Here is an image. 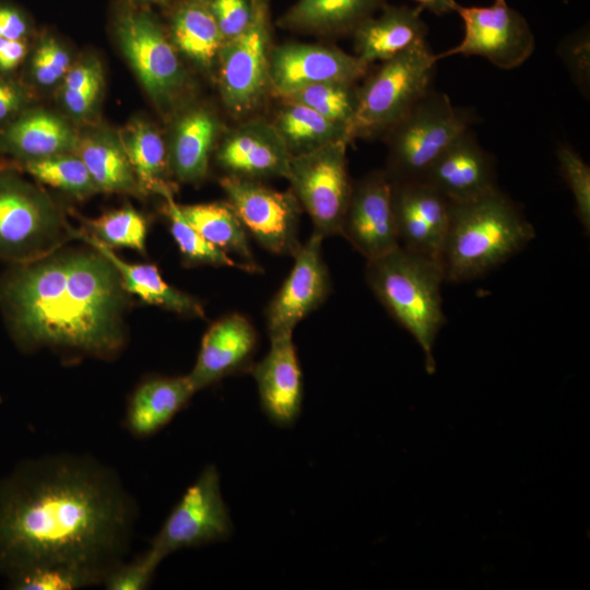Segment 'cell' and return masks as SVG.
I'll list each match as a JSON object with an SVG mask.
<instances>
[{
  "label": "cell",
  "mask_w": 590,
  "mask_h": 590,
  "mask_svg": "<svg viewBox=\"0 0 590 590\" xmlns=\"http://www.w3.org/2000/svg\"><path fill=\"white\" fill-rule=\"evenodd\" d=\"M135 518L119 475L94 458L24 461L0 479V574L63 564L105 578L125 559Z\"/></svg>",
  "instance_id": "6da1fadb"
},
{
  "label": "cell",
  "mask_w": 590,
  "mask_h": 590,
  "mask_svg": "<svg viewBox=\"0 0 590 590\" xmlns=\"http://www.w3.org/2000/svg\"><path fill=\"white\" fill-rule=\"evenodd\" d=\"M125 302L118 272L96 250L17 263L0 280V306L24 351L113 358L125 344Z\"/></svg>",
  "instance_id": "7a4b0ae2"
},
{
  "label": "cell",
  "mask_w": 590,
  "mask_h": 590,
  "mask_svg": "<svg viewBox=\"0 0 590 590\" xmlns=\"http://www.w3.org/2000/svg\"><path fill=\"white\" fill-rule=\"evenodd\" d=\"M535 231L499 188L473 200L451 202L438 262L445 282L477 279L522 250Z\"/></svg>",
  "instance_id": "3957f363"
},
{
  "label": "cell",
  "mask_w": 590,
  "mask_h": 590,
  "mask_svg": "<svg viewBox=\"0 0 590 590\" xmlns=\"http://www.w3.org/2000/svg\"><path fill=\"white\" fill-rule=\"evenodd\" d=\"M365 274L377 299L418 343L426 369L432 373L434 343L446 323L440 293L445 281L439 263L399 245L367 260Z\"/></svg>",
  "instance_id": "277c9868"
},
{
  "label": "cell",
  "mask_w": 590,
  "mask_h": 590,
  "mask_svg": "<svg viewBox=\"0 0 590 590\" xmlns=\"http://www.w3.org/2000/svg\"><path fill=\"white\" fill-rule=\"evenodd\" d=\"M437 62L426 40L384 61L357 87L349 141L387 133L430 88Z\"/></svg>",
  "instance_id": "5b68a950"
},
{
  "label": "cell",
  "mask_w": 590,
  "mask_h": 590,
  "mask_svg": "<svg viewBox=\"0 0 590 590\" xmlns=\"http://www.w3.org/2000/svg\"><path fill=\"white\" fill-rule=\"evenodd\" d=\"M472 116L432 87L387 132L392 181L421 179L440 154L465 130Z\"/></svg>",
  "instance_id": "8992f818"
},
{
  "label": "cell",
  "mask_w": 590,
  "mask_h": 590,
  "mask_svg": "<svg viewBox=\"0 0 590 590\" xmlns=\"http://www.w3.org/2000/svg\"><path fill=\"white\" fill-rule=\"evenodd\" d=\"M346 140L292 155L286 179L300 208L309 215L314 232L340 235L353 184L347 170Z\"/></svg>",
  "instance_id": "52a82bcc"
},
{
  "label": "cell",
  "mask_w": 590,
  "mask_h": 590,
  "mask_svg": "<svg viewBox=\"0 0 590 590\" xmlns=\"http://www.w3.org/2000/svg\"><path fill=\"white\" fill-rule=\"evenodd\" d=\"M233 529L221 493L219 471L214 464H209L186 488L150 547L165 558L178 550L226 541Z\"/></svg>",
  "instance_id": "ba28073f"
},
{
  "label": "cell",
  "mask_w": 590,
  "mask_h": 590,
  "mask_svg": "<svg viewBox=\"0 0 590 590\" xmlns=\"http://www.w3.org/2000/svg\"><path fill=\"white\" fill-rule=\"evenodd\" d=\"M220 185L226 202L262 248L274 255L296 253L302 245L298 237L302 208L292 190L279 191L259 180L228 175L221 178Z\"/></svg>",
  "instance_id": "9c48e42d"
},
{
  "label": "cell",
  "mask_w": 590,
  "mask_h": 590,
  "mask_svg": "<svg viewBox=\"0 0 590 590\" xmlns=\"http://www.w3.org/2000/svg\"><path fill=\"white\" fill-rule=\"evenodd\" d=\"M270 14L268 0H259L252 22L225 40L217 55L223 102L234 116L255 108L270 85Z\"/></svg>",
  "instance_id": "30bf717a"
},
{
  "label": "cell",
  "mask_w": 590,
  "mask_h": 590,
  "mask_svg": "<svg viewBox=\"0 0 590 590\" xmlns=\"http://www.w3.org/2000/svg\"><path fill=\"white\" fill-rule=\"evenodd\" d=\"M462 20L464 33L460 43L436 54L437 60L452 56H480L495 67L510 70L521 66L533 54L535 39L527 20L507 2L489 7H453Z\"/></svg>",
  "instance_id": "8fae6325"
},
{
  "label": "cell",
  "mask_w": 590,
  "mask_h": 590,
  "mask_svg": "<svg viewBox=\"0 0 590 590\" xmlns=\"http://www.w3.org/2000/svg\"><path fill=\"white\" fill-rule=\"evenodd\" d=\"M59 231L56 214L26 184L0 176V258L16 263L46 255Z\"/></svg>",
  "instance_id": "7c38bea8"
},
{
  "label": "cell",
  "mask_w": 590,
  "mask_h": 590,
  "mask_svg": "<svg viewBox=\"0 0 590 590\" xmlns=\"http://www.w3.org/2000/svg\"><path fill=\"white\" fill-rule=\"evenodd\" d=\"M120 46L150 95L172 99L184 84L185 73L176 47L148 13L128 11L117 26Z\"/></svg>",
  "instance_id": "4fadbf2b"
},
{
  "label": "cell",
  "mask_w": 590,
  "mask_h": 590,
  "mask_svg": "<svg viewBox=\"0 0 590 590\" xmlns=\"http://www.w3.org/2000/svg\"><path fill=\"white\" fill-rule=\"evenodd\" d=\"M322 240L312 233L293 256L292 270L266 309L269 338L293 333L329 296L331 279L322 257Z\"/></svg>",
  "instance_id": "5bb4252c"
},
{
  "label": "cell",
  "mask_w": 590,
  "mask_h": 590,
  "mask_svg": "<svg viewBox=\"0 0 590 590\" xmlns=\"http://www.w3.org/2000/svg\"><path fill=\"white\" fill-rule=\"evenodd\" d=\"M367 69L356 56L315 44H283L269 58L270 85L280 97L317 83L355 84Z\"/></svg>",
  "instance_id": "9a60e30c"
},
{
  "label": "cell",
  "mask_w": 590,
  "mask_h": 590,
  "mask_svg": "<svg viewBox=\"0 0 590 590\" xmlns=\"http://www.w3.org/2000/svg\"><path fill=\"white\" fill-rule=\"evenodd\" d=\"M366 260L399 246L392 181L386 172H374L353 185L341 234Z\"/></svg>",
  "instance_id": "2e32d148"
},
{
  "label": "cell",
  "mask_w": 590,
  "mask_h": 590,
  "mask_svg": "<svg viewBox=\"0 0 590 590\" xmlns=\"http://www.w3.org/2000/svg\"><path fill=\"white\" fill-rule=\"evenodd\" d=\"M392 200L399 245L438 262L451 202L421 179L392 181Z\"/></svg>",
  "instance_id": "e0dca14e"
},
{
  "label": "cell",
  "mask_w": 590,
  "mask_h": 590,
  "mask_svg": "<svg viewBox=\"0 0 590 590\" xmlns=\"http://www.w3.org/2000/svg\"><path fill=\"white\" fill-rule=\"evenodd\" d=\"M257 345L256 328L246 316L232 312L213 322L188 374L196 391L228 376L250 371Z\"/></svg>",
  "instance_id": "ac0fdd59"
},
{
  "label": "cell",
  "mask_w": 590,
  "mask_h": 590,
  "mask_svg": "<svg viewBox=\"0 0 590 590\" xmlns=\"http://www.w3.org/2000/svg\"><path fill=\"white\" fill-rule=\"evenodd\" d=\"M450 202H464L498 188L493 155L469 128L432 164L421 178Z\"/></svg>",
  "instance_id": "d6986e66"
},
{
  "label": "cell",
  "mask_w": 590,
  "mask_h": 590,
  "mask_svg": "<svg viewBox=\"0 0 590 590\" xmlns=\"http://www.w3.org/2000/svg\"><path fill=\"white\" fill-rule=\"evenodd\" d=\"M266 356L253 364L260 405L270 422L290 427L297 421L303 404V374L293 333L270 338Z\"/></svg>",
  "instance_id": "ffe728a7"
},
{
  "label": "cell",
  "mask_w": 590,
  "mask_h": 590,
  "mask_svg": "<svg viewBox=\"0 0 590 590\" xmlns=\"http://www.w3.org/2000/svg\"><path fill=\"white\" fill-rule=\"evenodd\" d=\"M292 153L272 123L250 120L232 130L215 158L226 175L261 180L286 178Z\"/></svg>",
  "instance_id": "44dd1931"
},
{
  "label": "cell",
  "mask_w": 590,
  "mask_h": 590,
  "mask_svg": "<svg viewBox=\"0 0 590 590\" xmlns=\"http://www.w3.org/2000/svg\"><path fill=\"white\" fill-rule=\"evenodd\" d=\"M418 5H386L378 16H368L354 30L356 57L367 67L389 60L426 40L428 28Z\"/></svg>",
  "instance_id": "7402d4cb"
},
{
  "label": "cell",
  "mask_w": 590,
  "mask_h": 590,
  "mask_svg": "<svg viewBox=\"0 0 590 590\" xmlns=\"http://www.w3.org/2000/svg\"><path fill=\"white\" fill-rule=\"evenodd\" d=\"M196 392L188 375L145 378L129 397L125 428L134 438L157 434L187 406Z\"/></svg>",
  "instance_id": "603a6c76"
},
{
  "label": "cell",
  "mask_w": 590,
  "mask_h": 590,
  "mask_svg": "<svg viewBox=\"0 0 590 590\" xmlns=\"http://www.w3.org/2000/svg\"><path fill=\"white\" fill-rule=\"evenodd\" d=\"M74 236L85 240L106 258L118 272L126 292L132 293L143 302L190 317H203L201 304L192 296L167 284L158 269L149 263H128L120 259L110 247L104 245L87 232L71 231Z\"/></svg>",
  "instance_id": "cb8c5ba5"
},
{
  "label": "cell",
  "mask_w": 590,
  "mask_h": 590,
  "mask_svg": "<svg viewBox=\"0 0 590 590\" xmlns=\"http://www.w3.org/2000/svg\"><path fill=\"white\" fill-rule=\"evenodd\" d=\"M78 139L60 118L45 111L15 116L0 132V146L25 161L74 150Z\"/></svg>",
  "instance_id": "d4e9b609"
},
{
  "label": "cell",
  "mask_w": 590,
  "mask_h": 590,
  "mask_svg": "<svg viewBox=\"0 0 590 590\" xmlns=\"http://www.w3.org/2000/svg\"><path fill=\"white\" fill-rule=\"evenodd\" d=\"M216 116L205 108H193L176 122L168 155L176 177L185 182L201 181L219 134Z\"/></svg>",
  "instance_id": "484cf974"
},
{
  "label": "cell",
  "mask_w": 590,
  "mask_h": 590,
  "mask_svg": "<svg viewBox=\"0 0 590 590\" xmlns=\"http://www.w3.org/2000/svg\"><path fill=\"white\" fill-rule=\"evenodd\" d=\"M385 0H297L281 17L284 27L311 33L353 31Z\"/></svg>",
  "instance_id": "4316f807"
},
{
  "label": "cell",
  "mask_w": 590,
  "mask_h": 590,
  "mask_svg": "<svg viewBox=\"0 0 590 590\" xmlns=\"http://www.w3.org/2000/svg\"><path fill=\"white\" fill-rule=\"evenodd\" d=\"M119 142L140 192L163 196L173 191L166 181L169 158L165 142L152 125L143 120L130 122L120 131Z\"/></svg>",
  "instance_id": "83f0119b"
},
{
  "label": "cell",
  "mask_w": 590,
  "mask_h": 590,
  "mask_svg": "<svg viewBox=\"0 0 590 590\" xmlns=\"http://www.w3.org/2000/svg\"><path fill=\"white\" fill-rule=\"evenodd\" d=\"M174 46L203 68H211L224 38L206 0H185L172 17Z\"/></svg>",
  "instance_id": "f1b7e54d"
},
{
  "label": "cell",
  "mask_w": 590,
  "mask_h": 590,
  "mask_svg": "<svg viewBox=\"0 0 590 590\" xmlns=\"http://www.w3.org/2000/svg\"><path fill=\"white\" fill-rule=\"evenodd\" d=\"M185 219L212 245L234 253L250 272H260L249 246L247 231L227 202L180 205Z\"/></svg>",
  "instance_id": "f546056e"
},
{
  "label": "cell",
  "mask_w": 590,
  "mask_h": 590,
  "mask_svg": "<svg viewBox=\"0 0 590 590\" xmlns=\"http://www.w3.org/2000/svg\"><path fill=\"white\" fill-rule=\"evenodd\" d=\"M74 150L96 188L111 192H140L119 140L105 135L86 137L78 139Z\"/></svg>",
  "instance_id": "4dcf8cb0"
},
{
  "label": "cell",
  "mask_w": 590,
  "mask_h": 590,
  "mask_svg": "<svg viewBox=\"0 0 590 590\" xmlns=\"http://www.w3.org/2000/svg\"><path fill=\"white\" fill-rule=\"evenodd\" d=\"M285 102V106L279 111L272 125L292 155L338 140H346L350 143L344 125L332 121L303 104Z\"/></svg>",
  "instance_id": "1f68e13d"
},
{
  "label": "cell",
  "mask_w": 590,
  "mask_h": 590,
  "mask_svg": "<svg viewBox=\"0 0 590 590\" xmlns=\"http://www.w3.org/2000/svg\"><path fill=\"white\" fill-rule=\"evenodd\" d=\"M165 199V214L169 220L172 236L189 266L208 264L239 268L249 271L240 261L209 243L182 215L180 205L174 200L173 191L162 196ZM250 272V271H249Z\"/></svg>",
  "instance_id": "d6a6232c"
},
{
  "label": "cell",
  "mask_w": 590,
  "mask_h": 590,
  "mask_svg": "<svg viewBox=\"0 0 590 590\" xmlns=\"http://www.w3.org/2000/svg\"><path fill=\"white\" fill-rule=\"evenodd\" d=\"M356 95L355 84L326 82L300 87L282 98L303 104L347 129L355 111Z\"/></svg>",
  "instance_id": "836d02e7"
},
{
  "label": "cell",
  "mask_w": 590,
  "mask_h": 590,
  "mask_svg": "<svg viewBox=\"0 0 590 590\" xmlns=\"http://www.w3.org/2000/svg\"><path fill=\"white\" fill-rule=\"evenodd\" d=\"M24 169L37 180L78 197L87 196L97 189L78 155L59 154L25 161Z\"/></svg>",
  "instance_id": "e575fe53"
},
{
  "label": "cell",
  "mask_w": 590,
  "mask_h": 590,
  "mask_svg": "<svg viewBox=\"0 0 590 590\" xmlns=\"http://www.w3.org/2000/svg\"><path fill=\"white\" fill-rule=\"evenodd\" d=\"M8 579L13 590H74L102 585L104 577L72 565H46L26 569Z\"/></svg>",
  "instance_id": "d590c367"
},
{
  "label": "cell",
  "mask_w": 590,
  "mask_h": 590,
  "mask_svg": "<svg viewBox=\"0 0 590 590\" xmlns=\"http://www.w3.org/2000/svg\"><path fill=\"white\" fill-rule=\"evenodd\" d=\"M92 235L108 247H128L145 251L146 221L131 206L108 212L97 219L87 220Z\"/></svg>",
  "instance_id": "8d00e7d4"
},
{
  "label": "cell",
  "mask_w": 590,
  "mask_h": 590,
  "mask_svg": "<svg viewBox=\"0 0 590 590\" xmlns=\"http://www.w3.org/2000/svg\"><path fill=\"white\" fill-rule=\"evenodd\" d=\"M556 157L563 179L575 201V211L586 235L590 233V167L568 144H559Z\"/></svg>",
  "instance_id": "74e56055"
},
{
  "label": "cell",
  "mask_w": 590,
  "mask_h": 590,
  "mask_svg": "<svg viewBox=\"0 0 590 590\" xmlns=\"http://www.w3.org/2000/svg\"><path fill=\"white\" fill-rule=\"evenodd\" d=\"M163 559L150 547L129 562L118 563L106 574L102 586L107 590H144L151 585Z\"/></svg>",
  "instance_id": "f35d334b"
},
{
  "label": "cell",
  "mask_w": 590,
  "mask_h": 590,
  "mask_svg": "<svg viewBox=\"0 0 590 590\" xmlns=\"http://www.w3.org/2000/svg\"><path fill=\"white\" fill-rule=\"evenodd\" d=\"M225 40L243 33L252 22L259 0H206Z\"/></svg>",
  "instance_id": "ab89813d"
},
{
  "label": "cell",
  "mask_w": 590,
  "mask_h": 590,
  "mask_svg": "<svg viewBox=\"0 0 590 590\" xmlns=\"http://www.w3.org/2000/svg\"><path fill=\"white\" fill-rule=\"evenodd\" d=\"M68 52L55 39L45 38L37 46L31 61V73L40 85H51L67 74Z\"/></svg>",
  "instance_id": "60d3db41"
},
{
  "label": "cell",
  "mask_w": 590,
  "mask_h": 590,
  "mask_svg": "<svg viewBox=\"0 0 590 590\" xmlns=\"http://www.w3.org/2000/svg\"><path fill=\"white\" fill-rule=\"evenodd\" d=\"M560 58L568 68L573 80L581 91H589V36L580 33L564 40L558 47Z\"/></svg>",
  "instance_id": "b9f144b4"
},
{
  "label": "cell",
  "mask_w": 590,
  "mask_h": 590,
  "mask_svg": "<svg viewBox=\"0 0 590 590\" xmlns=\"http://www.w3.org/2000/svg\"><path fill=\"white\" fill-rule=\"evenodd\" d=\"M26 102L22 86L12 80L0 78V125L9 122L20 114Z\"/></svg>",
  "instance_id": "7bdbcfd3"
},
{
  "label": "cell",
  "mask_w": 590,
  "mask_h": 590,
  "mask_svg": "<svg viewBox=\"0 0 590 590\" xmlns=\"http://www.w3.org/2000/svg\"><path fill=\"white\" fill-rule=\"evenodd\" d=\"M28 24L21 11L0 4V38L9 40L26 39Z\"/></svg>",
  "instance_id": "ee69618b"
},
{
  "label": "cell",
  "mask_w": 590,
  "mask_h": 590,
  "mask_svg": "<svg viewBox=\"0 0 590 590\" xmlns=\"http://www.w3.org/2000/svg\"><path fill=\"white\" fill-rule=\"evenodd\" d=\"M101 84L102 82L95 83L76 91L62 90V99L68 110L75 116L88 113L97 99Z\"/></svg>",
  "instance_id": "f6af8a7d"
},
{
  "label": "cell",
  "mask_w": 590,
  "mask_h": 590,
  "mask_svg": "<svg viewBox=\"0 0 590 590\" xmlns=\"http://www.w3.org/2000/svg\"><path fill=\"white\" fill-rule=\"evenodd\" d=\"M26 39L9 40L0 38V71L10 72L24 60L27 55Z\"/></svg>",
  "instance_id": "bcb514c9"
},
{
  "label": "cell",
  "mask_w": 590,
  "mask_h": 590,
  "mask_svg": "<svg viewBox=\"0 0 590 590\" xmlns=\"http://www.w3.org/2000/svg\"><path fill=\"white\" fill-rule=\"evenodd\" d=\"M420 8L433 14L442 15L453 12L456 0H414Z\"/></svg>",
  "instance_id": "7dc6e473"
},
{
  "label": "cell",
  "mask_w": 590,
  "mask_h": 590,
  "mask_svg": "<svg viewBox=\"0 0 590 590\" xmlns=\"http://www.w3.org/2000/svg\"><path fill=\"white\" fill-rule=\"evenodd\" d=\"M143 1L163 2V1H166V0H143Z\"/></svg>",
  "instance_id": "c3c4849f"
},
{
  "label": "cell",
  "mask_w": 590,
  "mask_h": 590,
  "mask_svg": "<svg viewBox=\"0 0 590 590\" xmlns=\"http://www.w3.org/2000/svg\"><path fill=\"white\" fill-rule=\"evenodd\" d=\"M495 2L505 3L506 0H495Z\"/></svg>",
  "instance_id": "681fc988"
}]
</instances>
